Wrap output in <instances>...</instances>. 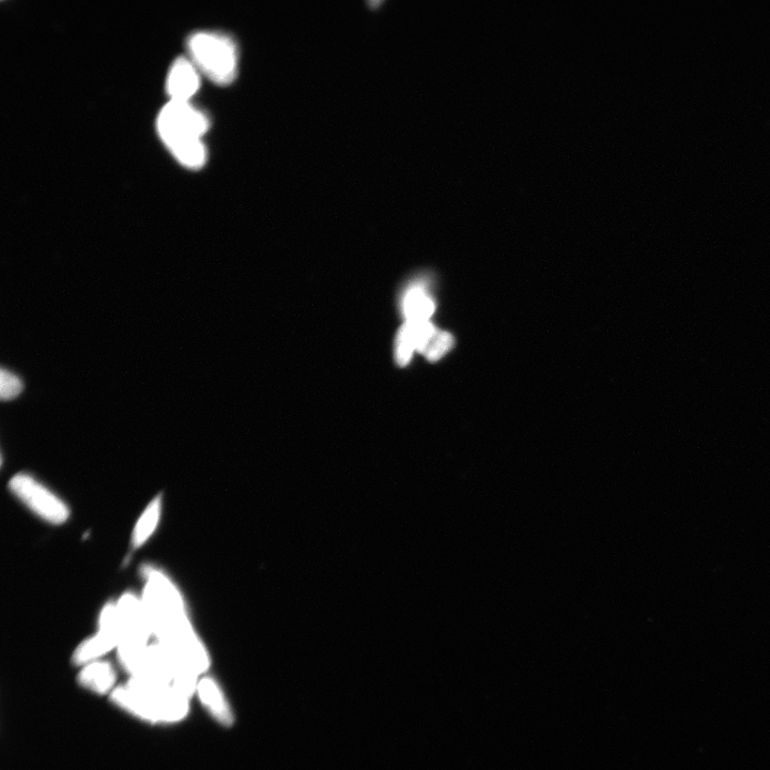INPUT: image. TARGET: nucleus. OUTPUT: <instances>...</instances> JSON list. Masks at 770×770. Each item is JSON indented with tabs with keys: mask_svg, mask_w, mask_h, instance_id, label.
Instances as JSON below:
<instances>
[{
	"mask_svg": "<svg viewBox=\"0 0 770 770\" xmlns=\"http://www.w3.org/2000/svg\"><path fill=\"white\" fill-rule=\"evenodd\" d=\"M117 674L110 662L98 660L82 667L79 683L87 690L105 695L112 693L116 687Z\"/></svg>",
	"mask_w": 770,
	"mask_h": 770,
	"instance_id": "10",
	"label": "nucleus"
},
{
	"mask_svg": "<svg viewBox=\"0 0 770 770\" xmlns=\"http://www.w3.org/2000/svg\"><path fill=\"white\" fill-rule=\"evenodd\" d=\"M210 128V119L190 102L169 101L157 120L161 140L184 167L202 168L207 162L203 136Z\"/></svg>",
	"mask_w": 770,
	"mask_h": 770,
	"instance_id": "2",
	"label": "nucleus"
},
{
	"mask_svg": "<svg viewBox=\"0 0 770 770\" xmlns=\"http://www.w3.org/2000/svg\"><path fill=\"white\" fill-rule=\"evenodd\" d=\"M9 489L30 511L52 525H63L70 517L67 504L29 474L14 475Z\"/></svg>",
	"mask_w": 770,
	"mask_h": 770,
	"instance_id": "6",
	"label": "nucleus"
},
{
	"mask_svg": "<svg viewBox=\"0 0 770 770\" xmlns=\"http://www.w3.org/2000/svg\"><path fill=\"white\" fill-rule=\"evenodd\" d=\"M196 695L210 715L221 725L226 727L233 725V711L217 681L209 676L200 677Z\"/></svg>",
	"mask_w": 770,
	"mask_h": 770,
	"instance_id": "8",
	"label": "nucleus"
},
{
	"mask_svg": "<svg viewBox=\"0 0 770 770\" xmlns=\"http://www.w3.org/2000/svg\"><path fill=\"white\" fill-rule=\"evenodd\" d=\"M199 87L200 72L191 59H176L166 79V92L171 101L190 102Z\"/></svg>",
	"mask_w": 770,
	"mask_h": 770,
	"instance_id": "7",
	"label": "nucleus"
},
{
	"mask_svg": "<svg viewBox=\"0 0 770 770\" xmlns=\"http://www.w3.org/2000/svg\"><path fill=\"white\" fill-rule=\"evenodd\" d=\"M119 641L106 631L99 629L95 636L82 642L75 650L72 660L76 666L84 667L90 662L101 660L103 656L117 650Z\"/></svg>",
	"mask_w": 770,
	"mask_h": 770,
	"instance_id": "11",
	"label": "nucleus"
},
{
	"mask_svg": "<svg viewBox=\"0 0 770 770\" xmlns=\"http://www.w3.org/2000/svg\"><path fill=\"white\" fill-rule=\"evenodd\" d=\"M162 513L161 497L154 498L146 507L140 518H138L132 533L133 548H141L149 538L156 532Z\"/></svg>",
	"mask_w": 770,
	"mask_h": 770,
	"instance_id": "12",
	"label": "nucleus"
},
{
	"mask_svg": "<svg viewBox=\"0 0 770 770\" xmlns=\"http://www.w3.org/2000/svg\"><path fill=\"white\" fill-rule=\"evenodd\" d=\"M402 312L406 321H429L436 311V304L430 297L425 282L411 283L402 296Z\"/></svg>",
	"mask_w": 770,
	"mask_h": 770,
	"instance_id": "9",
	"label": "nucleus"
},
{
	"mask_svg": "<svg viewBox=\"0 0 770 770\" xmlns=\"http://www.w3.org/2000/svg\"><path fill=\"white\" fill-rule=\"evenodd\" d=\"M189 58L210 81L228 85L236 79L239 55L235 41L217 32H198L188 40Z\"/></svg>",
	"mask_w": 770,
	"mask_h": 770,
	"instance_id": "4",
	"label": "nucleus"
},
{
	"mask_svg": "<svg viewBox=\"0 0 770 770\" xmlns=\"http://www.w3.org/2000/svg\"><path fill=\"white\" fill-rule=\"evenodd\" d=\"M453 346V336L440 331L430 321H406L396 336L395 360L404 367L414 352H420L429 361H439Z\"/></svg>",
	"mask_w": 770,
	"mask_h": 770,
	"instance_id": "5",
	"label": "nucleus"
},
{
	"mask_svg": "<svg viewBox=\"0 0 770 770\" xmlns=\"http://www.w3.org/2000/svg\"><path fill=\"white\" fill-rule=\"evenodd\" d=\"M113 702L136 718L150 723H176L189 715L190 699L156 681L130 677L111 693Z\"/></svg>",
	"mask_w": 770,
	"mask_h": 770,
	"instance_id": "3",
	"label": "nucleus"
},
{
	"mask_svg": "<svg viewBox=\"0 0 770 770\" xmlns=\"http://www.w3.org/2000/svg\"><path fill=\"white\" fill-rule=\"evenodd\" d=\"M24 389L23 381L13 373L3 368L0 373V396L3 400L17 398Z\"/></svg>",
	"mask_w": 770,
	"mask_h": 770,
	"instance_id": "13",
	"label": "nucleus"
},
{
	"mask_svg": "<svg viewBox=\"0 0 770 770\" xmlns=\"http://www.w3.org/2000/svg\"><path fill=\"white\" fill-rule=\"evenodd\" d=\"M142 599L153 636L166 650L182 660L202 657L206 646L191 624L183 597L174 582L157 568L146 567Z\"/></svg>",
	"mask_w": 770,
	"mask_h": 770,
	"instance_id": "1",
	"label": "nucleus"
}]
</instances>
